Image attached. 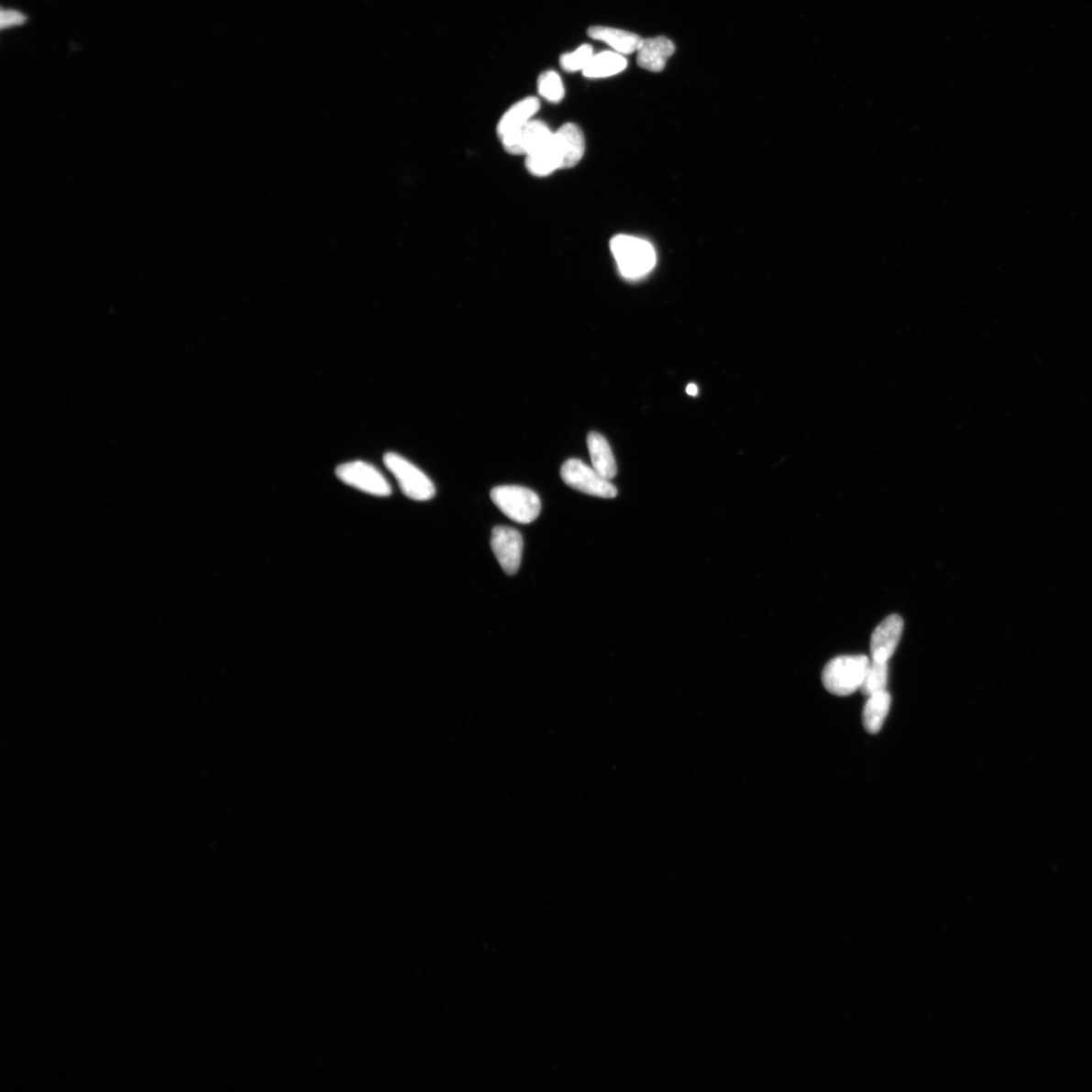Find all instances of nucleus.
Here are the masks:
<instances>
[{
    "instance_id": "obj_1",
    "label": "nucleus",
    "mask_w": 1092,
    "mask_h": 1092,
    "mask_svg": "<svg viewBox=\"0 0 1092 1092\" xmlns=\"http://www.w3.org/2000/svg\"><path fill=\"white\" fill-rule=\"evenodd\" d=\"M619 272L628 281H637L651 272L656 263L653 245L634 236L618 235L610 242Z\"/></svg>"
},
{
    "instance_id": "obj_2",
    "label": "nucleus",
    "mask_w": 1092,
    "mask_h": 1092,
    "mask_svg": "<svg viewBox=\"0 0 1092 1092\" xmlns=\"http://www.w3.org/2000/svg\"><path fill=\"white\" fill-rule=\"evenodd\" d=\"M870 663L864 655L836 656L824 667L822 684L833 695L850 696L860 690Z\"/></svg>"
},
{
    "instance_id": "obj_3",
    "label": "nucleus",
    "mask_w": 1092,
    "mask_h": 1092,
    "mask_svg": "<svg viewBox=\"0 0 1092 1092\" xmlns=\"http://www.w3.org/2000/svg\"><path fill=\"white\" fill-rule=\"evenodd\" d=\"M491 499L511 520L520 524H533L541 513V501L533 490L520 486H500L491 491Z\"/></svg>"
},
{
    "instance_id": "obj_4",
    "label": "nucleus",
    "mask_w": 1092,
    "mask_h": 1092,
    "mask_svg": "<svg viewBox=\"0 0 1092 1092\" xmlns=\"http://www.w3.org/2000/svg\"><path fill=\"white\" fill-rule=\"evenodd\" d=\"M383 464L398 480L403 494L409 499L422 502L436 496V490L432 480L405 458L395 452H388L383 457Z\"/></svg>"
},
{
    "instance_id": "obj_5",
    "label": "nucleus",
    "mask_w": 1092,
    "mask_h": 1092,
    "mask_svg": "<svg viewBox=\"0 0 1092 1092\" xmlns=\"http://www.w3.org/2000/svg\"><path fill=\"white\" fill-rule=\"evenodd\" d=\"M560 477L564 483L580 493L603 499H613L617 496L616 487L584 461L570 458L565 461L560 469Z\"/></svg>"
},
{
    "instance_id": "obj_6",
    "label": "nucleus",
    "mask_w": 1092,
    "mask_h": 1092,
    "mask_svg": "<svg viewBox=\"0 0 1092 1092\" xmlns=\"http://www.w3.org/2000/svg\"><path fill=\"white\" fill-rule=\"evenodd\" d=\"M343 484L357 489L362 493L375 497H389L392 487L381 472L369 462L356 460L340 465L336 470Z\"/></svg>"
},
{
    "instance_id": "obj_7",
    "label": "nucleus",
    "mask_w": 1092,
    "mask_h": 1092,
    "mask_svg": "<svg viewBox=\"0 0 1092 1092\" xmlns=\"http://www.w3.org/2000/svg\"><path fill=\"white\" fill-rule=\"evenodd\" d=\"M524 545V537L515 528L497 526L491 531V550L501 568L509 576L518 572L523 559Z\"/></svg>"
},
{
    "instance_id": "obj_8",
    "label": "nucleus",
    "mask_w": 1092,
    "mask_h": 1092,
    "mask_svg": "<svg viewBox=\"0 0 1092 1092\" xmlns=\"http://www.w3.org/2000/svg\"><path fill=\"white\" fill-rule=\"evenodd\" d=\"M553 135L546 123L533 120L524 129L504 136L501 141L508 153L526 156L546 145Z\"/></svg>"
},
{
    "instance_id": "obj_9",
    "label": "nucleus",
    "mask_w": 1092,
    "mask_h": 1092,
    "mask_svg": "<svg viewBox=\"0 0 1092 1092\" xmlns=\"http://www.w3.org/2000/svg\"><path fill=\"white\" fill-rule=\"evenodd\" d=\"M903 619L898 614H892L875 628L871 636L870 651L872 660L888 663L898 645L903 632Z\"/></svg>"
},
{
    "instance_id": "obj_10",
    "label": "nucleus",
    "mask_w": 1092,
    "mask_h": 1092,
    "mask_svg": "<svg viewBox=\"0 0 1092 1092\" xmlns=\"http://www.w3.org/2000/svg\"><path fill=\"white\" fill-rule=\"evenodd\" d=\"M553 144L560 170L572 169L582 160L586 149L585 138L576 124H565L554 132Z\"/></svg>"
},
{
    "instance_id": "obj_11",
    "label": "nucleus",
    "mask_w": 1092,
    "mask_h": 1092,
    "mask_svg": "<svg viewBox=\"0 0 1092 1092\" xmlns=\"http://www.w3.org/2000/svg\"><path fill=\"white\" fill-rule=\"evenodd\" d=\"M676 48L666 37L643 39L637 50V64L651 72H661Z\"/></svg>"
},
{
    "instance_id": "obj_12",
    "label": "nucleus",
    "mask_w": 1092,
    "mask_h": 1092,
    "mask_svg": "<svg viewBox=\"0 0 1092 1092\" xmlns=\"http://www.w3.org/2000/svg\"><path fill=\"white\" fill-rule=\"evenodd\" d=\"M539 107L540 103L534 96L524 98L523 101L511 106L498 123L497 134L500 139L510 133L524 129L529 122L534 120Z\"/></svg>"
},
{
    "instance_id": "obj_13",
    "label": "nucleus",
    "mask_w": 1092,
    "mask_h": 1092,
    "mask_svg": "<svg viewBox=\"0 0 1092 1092\" xmlns=\"http://www.w3.org/2000/svg\"><path fill=\"white\" fill-rule=\"evenodd\" d=\"M588 36L597 41H602L622 55L632 54L638 50L643 39L623 29L594 26L589 28Z\"/></svg>"
},
{
    "instance_id": "obj_14",
    "label": "nucleus",
    "mask_w": 1092,
    "mask_h": 1092,
    "mask_svg": "<svg viewBox=\"0 0 1092 1092\" xmlns=\"http://www.w3.org/2000/svg\"><path fill=\"white\" fill-rule=\"evenodd\" d=\"M587 446L593 468L607 480L617 475V465L612 447L606 438L598 432H590Z\"/></svg>"
},
{
    "instance_id": "obj_15",
    "label": "nucleus",
    "mask_w": 1092,
    "mask_h": 1092,
    "mask_svg": "<svg viewBox=\"0 0 1092 1092\" xmlns=\"http://www.w3.org/2000/svg\"><path fill=\"white\" fill-rule=\"evenodd\" d=\"M891 706V696L887 690L868 696L863 711V725L866 732L877 734L881 731Z\"/></svg>"
},
{
    "instance_id": "obj_16",
    "label": "nucleus",
    "mask_w": 1092,
    "mask_h": 1092,
    "mask_svg": "<svg viewBox=\"0 0 1092 1092\" xmlns=\"http://www.w3.org/2000/svg\"><path fill=\"white\" fill-rule=\"evenodd\" d=\"M626 66L623 55L607 51L593 55L582 72L588 78H605L621 73Z\"/></svg>"
},
{
    "instance_id": "obj_17",
    "label": "nucleus",
    "mask_w": 1092,
    "mask_h": 1092,
    "mask_svg": "<svg viewBox=\"0 0 1092 1092\" xmlns=\"http://www.w3.org/2000/svg\"><path fill=\"white\" fill-rule=\"evenodd\" d=\"M554 137V135H553ZM526 167L530 173L544 177L560 170V164L556 152L553 138L541 149L526 155Z\"/></svg>"
},
{
    "instance_id": "obj_18",
    "label": "nucleus",
    "mask_w": 1092,
    "mask_h": 1092,
    "mask_svg": "<svg viewBox=\"0 0 1092 1092\" xmlns=\"http://www.w3.org/2000/svg\"><path fill=\"white\" fill-rule=\"evenodd\" d=\"M888 681V663H880L872 660L860 690L864 695L870 696L874 693L887 690Z\"/></svg>"
},
{
    "instance_id": "obj_19",
    "label": "nucleus",
    "mask_w": 1092,
    "mask_h": 1092,
    "mask_svg": "<svg viewBox=\"0 0 1092 1092\" xmlns=\"http://www.w3.org/2000/svg\"><path fill=\"white\" fill-rule=\"evenodd\" d=\"M540 96L550 103L557 104L564 100L566 91L562 78L553 71L541 73L537 81Z\"/></svg>"
},
{
    "instance_id": "obj_20",
    "label": "nucleus",
    "mask_w": 1092,
    "mask_h": 1092,
    "mask_svg": "<svg viewBox=\"0 0 1092 1092\" xmlns=\"http://www.w3.org/2000/svg\"><path fill=\"white\" fill-rule=\"evenodd\" d=\"M593 55V47L584 44L575 51L560 56L559 63L567 72H583Z\"/></svg>"
},
{
    "instance_id": "obj_21",
    "label": "nucleus",
    "mask_w": 1092,
    "mask_h": 1092,
    "mask_svg": "<svg viewBox=\"0 0 1092 1092\" xmlns=\"http://www.w3.org/2000/svg\"><path fill=\"white\" fill-rule=\"evenodd\" d=\"M25 22L26 17L21 13L16 11H5V9L2 12V22H0V25H2L3 28L22 25Z\"/></svg>"
},
{
    "instance_id": "obj_22",
    "label": "nucleus",
    "mask_w": 1092,
    "mask_h": 1092,
    "mask_svg": "<svg viewBox=\"0 0 1092 1092\" xmlns=\"http://www.w3.org/2000/svg\"><path fill=\"white\" fill-rule=\"evenodd\" d=\"M686 392H687L688 395H690L693 397L697 396L698 395V387L696 385H694V383H690V385H689L687 387Z\"/></svg>"
}]
</instances>
